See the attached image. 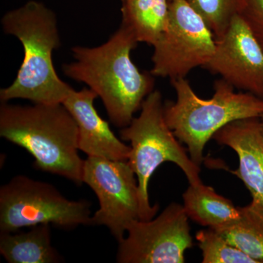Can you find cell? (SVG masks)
Wrapping results in <instances>:
<instances>
[{
    "instance_id": "cell-17",
    "label": "cell",
    "mask_w": 263,
    "mask_h": 263,
    "mask_svg": "<svg viewBox=\"0 0 263 263\" xmlns=\"http://www.w3.org/2000/svg\"><path fill=\"white\" fill-rule=\"evenodd\" d=\"M214 33L216 39L226 33L233 19L240 15L247 0H186Z\"/></svg>"
},
{
    "instance_id": "cell-6",
    "label": "cell",
    "mask_w": 263,
    "mask_h": 263,
    "mask_svg": "<svg viewBox=\"0 0 263 263\" xmlns=\"http://www.w3.org/2000/svg\"><path fill=\"white\" fill-rule=\"evenodd\" d=\"M91 205L66 198L51 183L18 175L0 187V232L41 224L64 230L91 226Z\"/></svg>"
},
{
    "instance_id": "cell-3",
    "label": "cell",
    "mask_w": 263,
    "mask_h": 263,
    "mask_svg": "<svg viewBox=\"0 0 263 263\" xmlns=\"http://www.w3.org/2000/svg\"><path fill=\"white\" fill-rule=\"evenodd\" d=\"M1 24L24 50L15 80L0 90L1 101L24 99L33 103H63L72 88L60 79L53 63V51L61 45L56 13L32 0L5 13Z\"/></svg>"
},
{
    "instance_id": "cell-20",
    "label": "cell",
    "mask_w": 263,
    "mask_h": 263,
    "mask_svg": "<svg viewBox=\"0 0 263 263\" xmlns=\"http://www.w3.org/2000/svg\"><path fill=\"white\" fill-rule=\"evenodd\" d=\"M260 119H261V120H262V122H263V116H262V117H261V118H260Z\"/></svg>"
},
{
    "instance_id": "cell-10",
    "label": "cell",
    "mask_w": 263,
    "mask_h": 263,
    "mask_svg": "<svg viewBox=\"0 0 263 263\" xmlns=\"http://www.w3.org/2000/svg\"><path fill=\"white\" fill-rule=\"evenodd\" d=\"M203 68L235 89L263 99V49L241 15L216 39L215 51Z\"/></svg>"
},
{
    "instance_id": "cell-1",
    "label": "cell",
    "mask_w": 263,
    "mask_h": 263,
    "mask_svg": "<svg viewBox=\"0 0 263 263\" xmlns=\"http://www.w3.org/2000/svg\"><path fill=\"white\" fill-rule=\"evenodd\" d=\"M138 43L120 26L100 46L71 48L74 61L62 67L66 76L84 83L96 93L110 122L121 129L130 124L145 99L155 90V76L141 72L132 60L131 52Z\"/></svg>"
},
{
    "instance_id": "cell-9",
    "label": "cell",
    "mask_w": 263,
    "mask_h": 263,
    "mask_svg": "<svg viewBox=\"0 0 263 263\" xmlns=\"http://www.w3.org/2000/svg\"><path fill=\"white\" fill-rule=\"evenodd\" d=\"M119 243V263H183L185 252L193 246L184 208L171 202L150 220L136 219Z\"/></svg>"
},
{
    "instance_id": "cell-15",
    "label": "cell",
    "mask_w": 263,
    "mask_h": 263,
    "mask_svg": "<svg viewBox=\"0 0 263 263\" xmlns=\"http://www.w3.org/2000/svg\"><path fill=\"white\" fill-rule=\"evenodd\" d=\"M122 3L121 26L138 43L153 46L167 26L169 0H126Z\"/></svg>"
},
{
    "instance_id": "cell-5",
    "label": "cell",
    "mask_w": 263,
    "mask_h": 263,
    "mask_svg": "<svg viewBox=\"0 0 263 263\" xmlns=\"http://www.w3.org/2000/svg\"><path fill=\"white\" fill-rule=\"evenodd\" d=\"M120 138L129 142L127 162L134 171L139 189L140 220H150L159 211L158 204L152 205L148 184L152 175L164 162H173L183 171L190 184L201 183L200 166L189 155L187 149L170 128L164 117V103L158 90L145 99L138 117L121 129Z\"/></svg>"
},
{
    "instance_id": "cell-21",
    "label": "cell",
    "mask_w": 263,
    "mask_h": 263,
    "mask_svg": "<svg viewBox=\"0 0 263 263\" xmlns=\"http://www.w3.org/2000/svg\"><path fill=\"white\" fill-rule=\"evenodd\" d=\"M121 1H122V2L126 1V0H121Z\"/></svg>"
},
{
    "instance_id": "cell-2",
    "label": "cell",
    "mask_w": 263,
    "mask_h": 263,
    "mask_svg": "<svg viewBox=\"0 0 263 263\" xmlns=\"http://www.w3.org/2000/svg\"><path fill=\"white\" fill-rule=\"evenodd\" d=\"M0 136L27 151L35 168L82 184L78 126L63 104L2 102Z\"/></svg>"
},
{
    "instance_id": "cell-19",
    "label": "cell",
    "mask_w": 263,
    "mask_h": 263,
    "mask_svg": "<svg viewBox=\"0 0 263 263\" xmlns=\"http://www.w3.org/2000/svg\"><path fill=\"white\" fill-rule=\"evenodd\" d=\"M242 17L263 49V0H247Z\"/></svg>"
},
{
    "instance_id": "cell-12",
    "label": "cell",
    "mask_w": 263,
    "mask_h": 263,
    "mask_svg": "<svg viewBox=\"0 0 263 263\" xmlns=\"http://www.w3.org/2000/svg\"><path fill=\"white\" fill-rule=\"evenodd\" d=\"M262 130L260 118L241 119L221 128L213 139L237 154L239 165L232 173L243 181L252 199L263 204Z\"/></svg>"
},
{
    "instance_id": "cell-13",
    "label": "cell",
    "mask_w": 263,
    "mask_h": 263,
    "mask_svg": "<svg viewBox=\"0 0 263 263\" xmlns=\"http://www.w3.org/2000/svg\"><path fill=\"white\" fill-rule=\"evenodd\" d=\"M0 254L8 263H58L63 259L52 246L51 224L27 232H0Z\"/></svg>"
},
{
    "instance_id": "cell-16",
    "label": "cell",
    "mask_w": 263,
    "mask_h": 263,
    "mask_svg": "<svg viewBox=\"0 0 263 263\" xmlns=\"http://www.w3.org/2000/svg\"><path fill=\"white\" fill-rule=\"evenodd\" d=\"M239 209L238 220L214 230L249 257L263 263V204L252 199Z\"/></svg>"
},
{
    "instance_id": "cell-8",
    "label": "cell",
    "mask_w": 263,
    "mask_h": 263,
    "mask_svg": "<svg viewBox=\"0 0 263 263\" xmlns=\"http://www.w3.org/2000/svg\"><path fill=\"white\" fill-rule=\"evenodd\" d=\"M83 183L98 197L100 208L91 216V226H105L118 242L125 237L132 221L140 219L138 179L127 161L88 157Z\"/></svg>"
},
{
    "instance_id": "cell-22",
    "label": "cell",
    "mask_w": 263,
    "mask_h": 263,
    "mask_svg": "<svg viewBox=\"0 0 263 263\" xmlns=\"http://www.w3.org/2000/svg\"><path fill=\"white\" fill-rule=\"evenodd\" d=\"M262 132H263V130H262Z\"/></svg>"
},
{
    "instance_id": "cell-11",
    "label": "cell",
    "mask_w": 263,
    "mask_h": 263,
    "mask_svg": "<svg viewBox=\"0 0 263 263\" xmlns=\"http://www.w3.org/2000/svg\"><path fill=\"white\" fill-rule=\"evenodd\" d=\"M98 95L89 88L72 89L63 102L77 124L79 150L88 157L127 161L130 146L119 139L94 105Z\"/></svg>"
},
{
    "instance_id": "cell-4",
    "label": "cell",
    "mask_w": 263,
    "mask_h": 263,
    "mask_svg": "<svg viewBox=\"0 0 263 263\" xmlns=\"http://www.w3.org/2000/svg\"><path fill=\"white\" fill-rule=\"evenodd\" d=\"M171 82L176 100L164 103L166 122L200 167L208 142L221 128L235 121L263 116V99L245 91L237 92L222 79L214 83L210 99L200 98L186 78Z\"/></svg>"
},
{
    "instance_id": "cell-18",
    "label": "cell",
    "mask_w": 263,
    "mask_h": 263,
    "mask_svg": "<svg viewBox=\"0 0 263 263\" xmlns=\"http://www.w3.org/2000/svg\"><path fill=\"white\" fill-rule=\"evenodd\" d=\"M195 238L202 263H259L211 228L197 232Z\"/></svg>"
},
{
    "instance_id": "cell-7",
    "label": "cell",
    "mask_w": 263,
    "mask_h": 263,
    "mask_svg": "<svg viewBox=\"0 0 263 263\" xmlns=\"http://www.w3.org/2000/svg\"><path fill=\"white\" fill-rule=\"evenodd\" d=\"M216 37L186 0H169L167 26L154 45L150 72L171 80L205 67L215 51Z\"/></svg>"
},
{
    "instance_id": "cell-14",
    "label": "cell",
    "mask_w": 263,
    "mask_h": 263,
    "mask_svg": "<svg viewBox=\"0 0 263 263\" xmlns=\"http://www.w3.org/2000/svg\"><path fill=\"white\" fill-rule=\"evenodd\" d=\"M182 197L189 219L200 226L218 230L239 219V207L202 182L190 184Z\"/></svg>"
}]
</instances>
